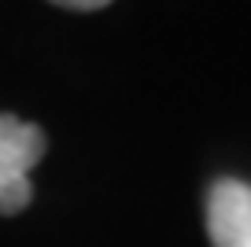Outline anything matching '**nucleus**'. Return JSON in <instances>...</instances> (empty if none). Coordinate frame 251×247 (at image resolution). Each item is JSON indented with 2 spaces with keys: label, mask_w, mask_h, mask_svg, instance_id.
<instances>
[{
  "label": "nucleus",
  "mask_w": 251,
  "mask_h": 247,
  "mask_svg": "<svg viewBox=\"0 0 251 247\" xmlns=\"http://www.w3.org/2000/svg\"><path fill=\"white\" fill-rule=\"evenodd\" d=\"M59 8H71V11H96V8H107L111 0H52Z\"/></svg>",
  "instance_id": "obj_3"
},
{
  "label": "nucleus",
  "mask_w": 251,
  "mask_h": 247,
  "mask_svg": "<svg viewBox=\"0 0 251 247\" xmlns=\"http://www.w3.org/2000/svg\"><path fill=\"white\" fill-rule=\"evenodd\" d=\"M45 155V129L15 115H0V214L30 207V170Z\"/></svg>",
  "instance_id": "obj_1"
},
{
  "label": "nucleus",
  "mask_w": 251,
  "mask_h": 247,
  "mask_svg": "<svg viewBox=\"0 0 251 247\" xmlns=\"http://www.w3.org/2000/svg\"><path fill=\"white\" fill-rule=\"evenodd\" d=\"M207 236L214 247H251V185L236 177L214 181L207 196Z\"/></svg>",
  "instance_id": "obj_2"
}]
</instances>
